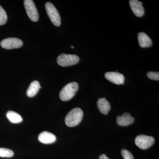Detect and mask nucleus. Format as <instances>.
<instances>
[{
	"label": "nucleus",
	"instance_id": "1",
	"mask_svg": "<svg viewBox=\"0 0 159 159\" xmlns=\"http://www.w3.org/2000/svg\"><path fill=\"white\" fill-rule=\"evenodd\" d=\"M83 114L81 109L78 107L73 109L66 116V125L69 127H74L78 125L82 121Z\"/></svg>",
	"mask_w": 159,
	"mask_h": 159
},
{
	"label": "nucleus",
	"instance_id": "2",
	"mask_svg": "<svg viewBox=\"0 0 159 159\" xmlns=\"http://www.w3.org/2000/svg\"><path fill=\"white\" fill-rule=\"evenodd\" d=\"M78 89L79 86L77 82H73L68 84L60 91V98L62 101H68L74 97Z\"/></svg>",
	"mask_w": 159,
	"mask_h": 159
},
{
	"label": "nucleus",
	"instance_id": "3",
	"mask_svg": "<svg viewBox=\"0 0 159 159\" xmlns=\"http://www.w3.org/2000/svg\"><path fill=\"white\" fill-rule=\"evenodd\" d=\"M79 57L75 54H61L57 57V62L59 65L62 67L77 64L79 62Z\"/></svg>",
	"mask_w": 159,
	"mask_h": 159
},
{
	"label": "nucleus",
	"instance_id": "4",
	"mask_svg": "<svg viewBox=\"0 0 159 159\" xmlns=\"http://www.w3.org/2000/svg\"><path fill=\"white\" fill-rule=\"evenodd\" d=\"M45 9L47 14L53 25L57 27L60 25L61 23L60 16L55 6L52 3L48 2L46 3Z\"/></svg>",
	"mask_w": 159,
	"mask_h": 159
},
{
	"label": "nucleus",
	"instance_id": "5",
	"mask_svg": "<svg viewBox=\"0 0 159 159\" xmlns=\"http://www.w3.org/2000/svg\"><path fill=\"white\" fill-rule=\"evenodd\" d=\"M155 139L153 137L145 135H139L135 140L136 145L142 149H146L150 148L153 145Z\"/></svg>",
	"mask_w": 159,
	"mask_h": 159
},
{
	"label": "nucleus",
	"instance_id": "6",
	"mask_svg": "<svg viewBox=\"0 0 159 159\" xmlns=\"http://www.w3.org/2000/svg\"><path fill=\"white\" fill-rule=\"evenodd\" d=\"M24 6L29 19L32 21H37L39 18V15L33 1L32 0H25L24 1Z\"/></svg>",
	"mask_w": 159,
	"mask_h": 159
},
{
	"label": "nucleus",
	"instance_id": "7",
	"mask_svg": "<svg viewBox=\"0 0 159 159\" xmlns=\"http://www.w3.org/2000/svg\"><path fill=\"white\" fill-rule=\"evenodd\" d=\"M1 47L4 49H17L23 46V43L21 40L16 38H8L2 41L0 43Z\"/></svg>",
	"mask_w": 159,
	"mask_h": 159
},
{
	"label": "nucleus",
	"instance_id": "8",
	"mask_svg": "<svg viewBox=\"0 0 159 159\" xmlns=\"http://www.w3.org/2000/svg\"><path fill=\"white\" fill-rule=\"evenodd\" d=\"M105 77L109 81L118 85L124 84L125 81L124 75L118 72H107L105 74Z\"/></svg>",
	"mask_w": 159,
	"mask_h": 159
},
{
	"label": "nucleus",
	"instance_id": "9",
	"mask_svg": "<svg viewBox=\"0 0 159 159\" xmlns=\"http://www.w3.org/2000/svg\"><path fill=\"white\" fill-rule=\"evenodd\" d=\"M142 2L138 0H130L129 1V5L132 11L136 16L138 17H142L145 13L144 8L142 6Z\"/></svg>",
	"mask_w": 159,
	"mask_h": 159
},
{
	"label": "nucleus",
	"instance_id": "10",
	"mask_svg": "<svg viewBox=\"0 0 159 159\" xmlns=\"http://www.w3.org/2000/svg\"><path fill=\"white\" fill-rule=\"evenodd\" d=\"M134 120V118L132 117L130 114L128 112L124 113L122 116H118L116 118L117 124L122 126H127L133 124Z\"/></svg>",
	"mask_w": 159,
	"mask_h": 159
},
{
	"label": "nucleus",
	"instance_id": "11",
	"mask_svg": "<svg viewBox=\"0 0 159 159\" xmlns=\"http://www.w3.org/2000/svg\"><path fill=\"white\" fill-rule=\"evenodd\" d=\"M38 140L43 144H52L56 141V137L55 135L51 132L44 131L39 134Z\"/></svg>",
	"mask_w": 159,
	"mask_h": 159
},
{
	"label": "nucleus",
	"instance_id": "12",
	"mask_svg": "<svg viewBox=\"0 0 159 159\" xmlns=\"http://www.w3.org/2000/svg\"><path fill=\"white\" fill-rule=\"evenodd\" d=\"M97 105L99 111L104 115L108 114L110 110V103L105 98H99L97 101Z\"/></svg>",
	"mask_w": 159,
	"mask_h": 159
},
{
	"label": "nucleus",
	"instance_id": "13",
	"mask_svg": "<svg viewBox=\"0 0 159 159\" xmlns=\"http://www.w3.org/2000/svg\"><path fill=\"white\" fill-rule=\"evenodd\" d=\"M139 46L142 48H149L152 45V41L150 37L144 32H140L138 34Z\"/></svg>",
	"mask_w": 159,
	"mask_h": 159
},
{
	"label": "nucleus",
	"instance_id": "14",
	"mask_svg": "<svg viewBox=\"0 0 159 159\" xmlns=\"http://www.w3.org/2000/svg\"><path fill=\"white\" fill-rule=\"evenodd\" d=\"M40 88V85L39 81L37 80L32 81L27 90V96L29 97H34L37 93Z\"/></svg>",
	"mask_w": 159,
	"mask_h": 159
},
{
	"label": "nucleus",
	"instance_id": "15",
	"mask_svg": "<svg viewBox=\"0 0 159 159\" xmlns=\"http://www.w3.org/2000/svg\"><path fill=\"white\" fill-rule=\"evenodd\" d=\"M6 116L9 121L13 123H19L23 121L22 117L16 112L9 111L6 114Z\"/></svg>",
	"mask_w": 159,
	"mask_h": 159
},
{
	"label": "nucleus",
	"instance_id": "16",
	"mask_svg": "<svg viewBox=\"0 0 159 159\" xmlns=\"http://www.w3.org/2000/svg\"><path fill=\"white\" fill-rule=\"evenodd\" d=\"M14 155V152L8 148H0V157H11Z\"/></svg>",
	"mask_w": 159,
	"mask_h": 159
},
{
	"label": "nucleus",
	"instance_id": "17",
	"mask_svg": "<svg viewBox=\"0 0 159 159\" xmlns=\"http://www.w3.org/2000/svg\"><path fill=\"white\" fill-rule=\"evenodd\" d=\"M7 20V15L6 11L0 6V25H5Z\"/></svg>",
	"mask_w": 159,
	"mask_h": 159
},
{
	"label": "nucleus",
	"instance_id": "18",
	"mask_svg": "<svg viewBox=\"0 0 159 159\" xmlns=\"http://www.w3.org/2000/svg\"><path fill=\"white\" fill-rule=\"evenodd\" d=\"M121 154L124 159H134L133 155L127 149H122L121 151Z\"/></svg>",
	"mask_w": 159,
	"mask_h": 159
},
{
	"label": "nucleus",
	"instance_id": "19",
	"mask_svg": "<svg viewBox=\"0 0 159 159\" xmlns=\"http://www.w3.org/2000/svg\"><path fill=\"white\" fill-rule=\"evenodd\" d=\"M147 77L149 79L152 80H159V72H149L147 73Z\"/></svg>",
	"mask_w": 159,
	"mask_h": 159
},
{
	"label": "nucleus",
	"instance_id": "20",
	"mask_svg": "<svg viewBox=\"0 0 159 159\" xmlns=\"http://www.w3.org/2000/svg\"><path fill=\"white\" fill-rule=\"evenodd\" d=\"M99 159H110L106 155L103 154L101 155L99 157Z\"/></svg>",
	"mask_w": 159,
	"mask_h": 159
},
{
	"label": "nucleus",
	"instance_id": "21",
	"mask_svg": "<svg viewBox=\"0 0 159 159\" xmlns=\"http://www.w3.org/2000/svg\"><path fill=\"white\" fill-rule=\"evenodd\" d=\"M71 48H72L74 49V47L73 46H71Z\"/></svg>",
	"mask_w": 159,
	"mask_h": 159
}]
</instances>
